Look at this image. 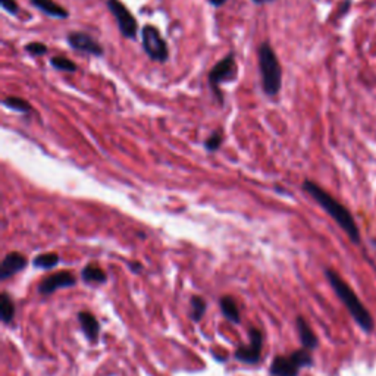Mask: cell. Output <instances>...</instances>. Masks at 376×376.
<instances>
[{
    "instance_id": "1",
    "label": "cell",
    "mask_w": 376,
    "mask_h": 376,
    "mask_svg": "<svg viewBox=\"0 0 376 376\" xmlns=\"http://www.w3.org/2000/svg\"><path fill=\"white\" fill-rule=\"evenodd\" d=\"M303 190L306 191L312 199L329 214V217L339 225V228L346 232L353 243L356 244L360 243V231L359 228H357L353 214L350 213L347 207H344L338 200H335L328 191H325L324 188L319 187L316 183L310 180H304Z\"/></svg>"
},
{
    "instance_id": "2",
    "label": "cell",
    "mask_w": 376,
    "mask_h": 376,
    "mask_svg": "<svg viewBox=\"0 0 376 376\" xmlns=\"http://www.w3.org/2000/svg\"><path fill=\"white\" fill-rule=\"evenodd\" d=\"M325 275H327L331 286L334 289L335 294L338 296V298L343 301V304L347 308L350 315L357 322V325H359L365 332H372L373 317L369 313V310L363 306V303L359 300V297H357L354 294V291L350 289V285L335 271L327 269Z\"/></svg>"
},
{
    "instance_id": "3",
    "label": "cell",
    "mask_w": 376,
    "mask_h": 376,
    "mask_svg": "<svg viewBox=\"0 0 376 376\" xmlns=\"http://www.w3.org/2000/svg\"><path fill=\"white\" fill-rule=\"evenodd\" d=\"M262 87L267 96H277L282 87V68L269 42H263L257 50Z\"/></svg>"
},
{
    "instance_id": "4",
    "label": "cell",
    "mask_w": 376,
    "mask_h": 376,
    "mask_svg": "<svg viewBox=\"0 0 376 376\" xmlns=\"http://www.w3.org/2000/svg\"><path fill=\"white\" fill-rule=\"evenodd\" d=\"M238 66L234 53H229L214 65L209 73V87L213 96L217 97L219 104H224V95L221 92V85L226 83H232L237 80Z\"/></svg>"
},
{
    "instance_id": "5",
    "label": "cell",
    "mask_w": 376,
    "mask_h": 376,
    "mask_svg": "<svg viewBox=\"0 0 376 376\" xmlns=\"http://www.w3.org/2000/svg\"><path fill=\"white\" fill-rule=\"evenodd\" d=\"M313 363L312 354L308 348L297 350L291 356H278L271 365L272 376H297L300 369Z\"/></svg>"
},
{
    "instance_id": "6",
    "label": "cell",
    "mask_w": 376,
    "mask_h": 376,
    "mask_svg": "<svg viewBox=\"0 0 376 376\" xmlns=\"http://www.w3.org/2000/svg\"><path fill=\"white\" fill-rule=\"evenodd\" d=\"M141 44L147 56L157 63H165L169 59V47L162 34L154 25H145L141 28Z\"/></svg>"
},
{
    "instance_id": "7",
    "label": "cell",
    "mask_w": 376,
    "mask_h": 376,
    "mask_svg": "<svg viewBox=\"0 0 376 376\" xmlns=\"http://www.w3.org/2000/svg\"><path fill=\"white\" fill-rule=\"evenodd\" d=\"M106 6L114 15L122 37L128 40H135L138 34V23L135 20V16L130 12V9L125 6L121 0H106Z\"/></svg>"
},
{
    "instance_id": "8",
    "label": "cell",
    "mask_w": 376,
    "mask_h": 376,
    "mask_svg": "<svg viewBox=\"0 0 376 376\" xmlns=\"http://www.w3.org/2000/svg\"><path fill=\"white\" fill-rule=\"evenodd\" d=\"M248 344L238 346L236 350V359L241 363L255 365L262 359L263 350V334L257 328H252L248 331Z\"/></svg>"
},
{
    "instance_id": "9",
    "label": "cell",
    "mask_w": 376,
    "mask_h": 376,
    "mask_svg": "<svg viewBox=\"0 0 376 376\" xmlns=\"http://www.w3.org/2000/svg\"><path fill=\"white\" fill-rule=\"evenodd\" d=\"M66 42L71 49H74L75 51L80 53H87V55H92L96 58H102L104 55V49L99 42L92 37L90 34L83 32V31H73L66 35Z\"/></svg>"
},
{
    "instance_id": "10",
    "label": "cell",
    "mask_w": 376,
    "mask_h": 376,
    "mask_svg": "<svg viewBox=\"0 0 376 376\" xmlns=\"http://www.w3.org/2000/svg\"><path fill=\"white\" fill-rule=\"evenodd\" d=\"M77 282L75 275L69 271H61L44 278L39 285V293L43 296H49L55 293L59 289H68V286H74Z\"/></svg>"
},
{
    "instance_id": "11",
    "label": "cell",
    "mask_w": 376,
    "mask_h": 376,
    "mask_svg": "<svg viewBox=\"0 0 376 376\" xmlns=\"http://www.w3.org/2000/svg\"><path fill=\"white\" fill-rule=\"evenodd\" d=\"M27 266V257L20 252H11L5 256L2 266H0V279L6 281L8 278L21 272Z\"/></svg>"
},
{
    "instance_id": "12",
    "label": "cell",
    "mask_w": 376,
    "mask_h": 376,
    "mask_svg": "<svg viewBox=\"0 0 376 376\" xmlns=\"http://www.w3.org/2000/svg\"><path fill=\"white\" fill-rule=\"evenodd\" d=\"M78 320H80V325H81L84 335L88 338V341L97 343L99 334H100V324L96 319V316L92 315L90 312H80Z\"/></svg>"
},
{
    "instance_id": "13",
    "label": "cell",
    "mask_w": 376,
    "mask_h": 376,
    "mask_svg": "<svg viewBox=\"0 0 376 376\" xmlns=\"http://www.w3.org/2000/svg\"><path fill=\"white\" fill-rule=\"evenodd\" d=\"M30 4L42 11L44 15L56 18V20H66L69 16V12L63 6L56 4L55 0H30Z\"/></svg>"
},
{
    "instance_id": "14",
    "label": "cell",
    "mask_w": 376,
    "mask_h": 376,
    "mask_svg": "<svg viewBox=\"0 0 376 376\" xmlns=\"http://www.w3.org/2000/svg\"><path fill=\"white\" fill-rule=\"evenodd\" d=\"M296 327H297V331H298L303 347L308 348V350H315L317 347V338L313 334V331L309 327L308 322L304 320L301 316H298L296 319Z\"/></svg>"
},
{
    "instance_id": "15",
    "label": "cell",
    "mask_w": 376,
    "mask_h": 376,
    "mask_svg": "<svg viewBox=\"0 0 376 376\" xmlns=\"http://www.w3.org/2000/svg\"><path fill=\"white\" fill-rule=\"evenodd\" d=\"M219 306H221V310H222V313H224V316L229 320V322H232V324H240V309H238V306H237V303H236V300L234 298H232V297H229V296H224V297H221V300H219Z\"/></svg>"
},
{
    "instance_id": "16",
    "label": "cell",
    "mask_w": 376,
    "mask_h": 376,
    "mask_svg": "<svg viewBox=\"0 0 376 376\" xmlns=\"http://www.w3.org/2000/svg\"><path fill=\"white\" fill-rule=\"evenodd\" d=\"M0 317L4 324H11L15 317V304L8 293L0 294Z\"/></svg>"
},
{
    "instance_id": "17",
    "label": "cell",
    "mask_w": 376,
    "mask_h": 376,
    "mask_svg": "<svg viewBox=\"0 0 376 376\" xmlns=\"http://www.w3.org/2000/svg\"><path fill=\"white\" fill-rule=\"evenodd\" d=\"M4 106L8 107V109H11V111H16L20 114H25V115H30L32 112L31 103L23 97H16V96L6 97L4 100Z\"/></svg>"
},
{
    "instance_id": "18",
    "label": "cell",
    "mask_w": 376,
    "mask_h": 376,
    "mask_svg": "<svg viewBox=\"0 0 376 376\" xmlns=\"http://www.w3.org/2000/svg\"><path fill=\"white\" fill-rule=\"evenodd\" d=\"M81 277L85 282H104L106 281V274L102 271V267L95 265V263H90L87 265L83 272H81Z\"/></svg>"
},
{
    "instance_id": "19",
    "label": "cell",
    "mask_w": 376,
    "mask_h": 376,
    "mask_svg": "<svg viewBox=\"0 0 376 376\" xmlns=\"http://www.w3.org/2000/svg\"><path fill=\"white\" fill-rule=\"evenodd\" d=\"M190 306H191V312H190L191 319L194 322L202 320V317L205 316L206 309H207L206 300L203 297H200V296H193L191 300H190Z\"/></svg>"
},
{
    "instance_id": "20",
    "label": "cell",
    "mask_w": 376,
    "mask_h": 376,
    "mask_svg": "<svg viewBox=\"0 0 376 376\" xmlns=\"http://www.w3.org/2000/svg\"><path fill=\"white\" fill-rule=\"evenodd\" d=\"M59 263V256L56 253H43L35 256V259L32 260V265L35 267H40V269H53L56 265Z\"/></svg>"
},
{
    "instance_id": "21",
    "label": "cell",
    "mask_w": 376,
    "mask_h": 376,
    "mask_svg": "<svg viewBox=\"0 0 376 376\" xmlns=\"http://www.w3.org/2000/svg\"><path fill=\"white\" fill-rule=\"evenodd\" d=\"M50 65L55 69L61 71V73H69V74L77 73V69H78V66L74 61H71L65 56H53L50 59Z\"/></svg>"
},
{
    "instance_id": "22",
    "label": "cell",
    "mask_w": 376,
    "mask_h": 376,
    "mask_svg": "<svg viewBox=\"0 0 376 376\" xmlns=\"http://www.w3.org/2000/svg\"><path fill=\"white\" fill-rule=\"evenodd\" d=\"M222 141H224V130L218 128V130H214L209 137L207 140L205 141V149L210 153L213 152H218L222 146Z\"/></svg>"
},
{
    "instance_id": "23",
    "label": "cell",
    "mask_w": 376,
    "mask_h": 376,
    "mask_svg": "<svg viewBox=\"0 0 376 376\" xmlns=\"http://www.w3.org/2000/svg\"><path fill=\"white\" fill-rule=\"evenodd\" d=\"M24 49H25L27 53H30L31 56H44L46 53L49 51L47 46L40 43V42H31V43L25 44Z\"/></svg>"
},
{
    "instance_id": "24",
    "label": "cell",
    "mask_w": 376,
    "mask_h": 376,
    "mask_svg": "<svg viewBox=\"0 0 376 376\" xmlns=\"http://www.w3.org/2000/svg\"><path fill=\"white\" fill-rule=\"evenodd\" d=\"M0 5H2V8L8 13H11L13 16L20 15V6H18V4L15 2V0H0Z\"/></svg>"
},
{
    "instance_id": "25",
    "label": "cell",
    "mask_w": 376,
    "mask_h": 376,
    "mask_svg": "<svg viewBox=\"0 0 376 376\" xmlns=\"http://www.w3.org/2000/svg\"><path fill=\"white\" fill-rule=\"evenodd\" d=\"M130 269L134 274H140V272H142V265L141 263H137V262H131L130 263Z\"/></svg>"
},
{
    "instance_id": "26",
    "label": "cell",
    "mask_w": 376,
    "mask_h": 376,
    "mask_svg": "<svg viewBox=\"0 0 376 376\" xmlns=\"http://www.w3.org/2000/svg\"><path fill=\"white\" fill-rule=\"evenodd\" d=\"M350 5H351V0H344L343 5H341V9H339V15H344L346 12H348Z\"/></svg>"
},
{
    "instance_id": "27",
    "label": "cell",
    "mask_w": 376,
    "mask_h": 376,
    "mask_svg": "<svg viewBox=\"0 0 376 376\" xmlns=\"http://www.w3.org/2000/svg\"><path fill=\"white\" fill-rule=\"evenodd\" d=\"M207 2L214 8H221L228 2V0H207Z\"/></svg>"
},
{
    "instance_id": "28",
    "label": "cell",
    "mask_w": 376,
    "mask_h": 376,
    "mask_svg": "<svg viewBox=\"0 0 376 376\" xmlns=\"http://www.w3.org/2000/svg\"><path fill=\"white\" fill-rule=\"evenodd\" d=\"M252 2H253L255 5L262 6V5H266V4H272V2H275V0H252Z\"/></svg>"
},
{
    "instance_id": "29",
    "label": "cell",
    "mask_w": 376,
    "mask_h": 376,
    "mask_svg": "<svg viewBox=\"0 0 376 376\" xmlns=\"http://www.w3.org/2000/svg\"><path fill=\"white\" fill-rule=\"evenodd\" d=\"M375 245H376V241H375Z\"/></svg>"
}]
</instances>
